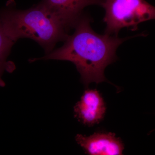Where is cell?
Listing matches in <instances>:
<instances>
[{"label":"cell","instance_id":"1","mask_svg":"<svg viewBox=\"0 0 155 155\" xmlns=\"http://www.w3.org/2000/svg\"><path fill=\"white\" fill-rule=\"evenodd\" d=\"M92 21L88 15L83 14L75 25L74 33L69 35L62 47L42 58H33L29 61H70L75 65L85 86L92 82L111 83L105 76V69L117 60L116 51L119 46L134 36L120 38L118 35L99 34L91 28Z\"/></svg>","mask_w":155,"mask_h":155},{"label":"cell","instance_id":"2","mask_svg":"<svg viewBox=\"0 0 155 155\" xmlns=\"http://www.w3.org/2000/svg\"><path fill=\"white\" fill-rule=\"evenodd\" d=\"M0 20L14 41L31 39L43 48L45 54L69 36L67 28L41 2L27 10H20L16 8L14 1H9L0 10Z\"/></svg>","mask_w":155,"mask_h":155},{"label":"cell","instance_id":"3","mask_svg":"<svg viewBox=\"0 0 155 155\" xmlns=\"http://www.w3.org/2000/svg\"><path fill=\"white\" fill-rule=\"evenodd\" d=\"M105 33L118 35L124 28L137 29L140 23L155 19V7L145 0H104Z\"/></svg>","mask_w":155,"mask_h":155},{"label":"cell","instance_id":"4","mask_svg":"<svg viewBox=\"0 0 155 155\" xmlns=\"http://www.w3.org/2000/svg\"><path fill=\"white\" fill-rule=\"evenodd\" d=\"M104 0H42L41 3L69 31L75 28L84 9L93 5L102 6Z\"/></svg>","mask_w":155,"mask_h":155},{"label":"cell","instance_id":"5","mask_svg":"<svg viewBox=\"0 0 155 155\" xmlns=\"http://www.w3.org/2000/svg\"><path fill=\"white\" fill-rule=\"evenodd\" d=\"M75 138L88 155H122L125 149L122 140L112 132L98 131L88 136L78 134Z\"/></svg>","mask_w":155,"mask_h":155},{"label":"cell","instance_id":"6","mask_svg":"<svg viewBox=\"0 0 155 155\" xmlns=\"http://www.w3.org/2000/svg\"><path fill=\"white\" fill-rule=\"evenodd\" d=\"M106 110V103L96 89H86L74 107L75 118L88 127L101 122L105 116Z\"/></svg>","mask_w":155,"mask_h":155},{"label":"cell","instance_id":"7","mask_svg":"<svg viewBox=\"0 0 155 155\" xmlns=\"http://www.w3.org/2000/svg\"><path fill=\"white\" fill-rule=\"evenodd\" d=\"M16 42L7 33L0 20V87L6 85L2 79L4 72L12 73L16 69L14 62L8 61V58L12 47Z\"/></svg>","mask_w":155,"mask_h":155}]
</instances>
